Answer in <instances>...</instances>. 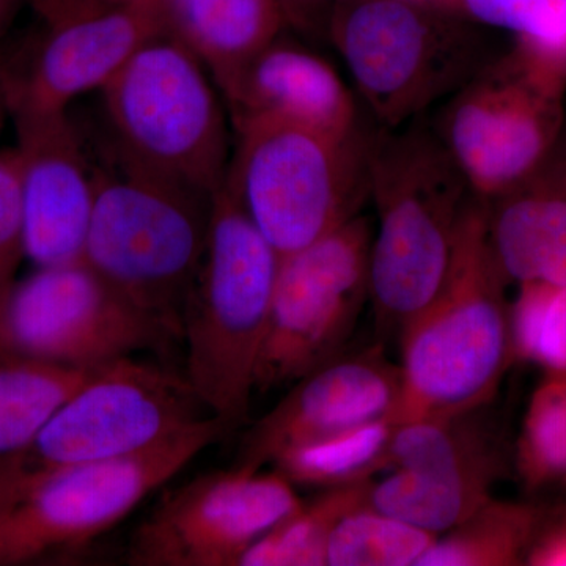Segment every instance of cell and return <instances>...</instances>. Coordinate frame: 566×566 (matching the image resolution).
I'll list each match as a JSON object with an SVG mask.
<instances>
[{"label": "cell", "instance_id": "13", "mask_svg": "<svg viewBox=\"0 0 566 566\" xmlns=\"http://www.w3.org/2000/svg\"><path fill=\"white\" fill-rule=\"evenodd\" d=\"M303 504L275 469L210 471L163 494L134 528L125 560L132 566H238L253 543Z\"/></svg>", "mask_w": 566, "mask_h": 566}, {"label": "cell", "instance_id": "15", "mask_svg": "<svg viewBox=\"0 0 566 566\" xmlns=\"http://www.w3.org/2000/svg\"><path fill=\"white\" fill-rule=\"evenodd\" d=\"M17 132L25 256L36 268L84 260L95 159L70 112L10 111Z\"/></svg>", "mask_w": 566, "mask_h": 566}, {"label": "cell", "instance_id": "9", "mask_svg": "<svg viewBox=\"0 0 566 566\" xmlns=\"http://www.w3.org/2000/svg\"><path fill=\"white\" fill-rule=\"evenodd\" d=\"M233 433L230 424L207 416L132 455L44 480L0 510V566L74 560L199 453Z\"/></svg>", "mask_w": 566, "mask_h": 566}, {"label": "cell", "instance_id": "27", "mask_svg": "<svg viewBox=\"0 0 566 566\" xmlns=\"http://www.w3.org/2000/svg\"><path fill=\"white\" fill-rule=\"evenodd\" d=\"M439 535L363 505L342 517L327 539V566H417Z\"/></svg>", "mask_w": 566, "mask_h": 566}, {"label": "cell", "instance_id": "3", "mask_svg": "<svg viewBox=\"0 0 566 566\" xmlns=\"http://www.w3.org/2000/svg\"><path fill=\"white\" fill-rule=\"evenodd\" d=\"M103 151L189 191L214 197L233 150L229 109L203 62L169 32L144 44L98 93Z\"/></svg>", "mask_w": 566, "mask_h": 566}, {"label": "cell", "instance_id": "8", "mask_svg": "<svg viewBox=\"0 0 566 566\" xmlns=\"http://www.w3.org/2000/svg\"><path fill=\"white\" fill-rule=\"evenodd\" d=\"M207 416L185 371L134 357L109 364L0 457V510L51 476L132 455Z\"/></svg>", "mask_w": 566, "mask_h": 566}, {"label": "cell", "instance_id": "10", "mask_svg": "<svg viewBox=\"0 0 566 566\" xmlns=\"http://www.w3.org/2000/svg\"><path fill=\"white\" fill-rule=\"evenodd\" d=\"M565 92V81L512 51L449 96L433 132L476 199L490 202L545 169Z\"/></svg>", "mask_w": 566, "mask_h": 566}, {"label": "cell", "instance_id": "16", "mask_svg": "<svg viewBox=\"0 0 566 566\" xmlns=\"http://www.w3.org/2000/svg\"><path fill=\"white\" fill-rule=\"evenodd\" d=\"M401 394L400 367L381 346L342 354L293 389L245 431L232 465L264 469L292 447L392 419Z\"/></svg>", "mask_w": 566, "mask_h": 566}, {"label": "cell", "instance_id": "36", "mask_svg": "<svg viewBox=\"0 0 566 566\" xmlns=\"http://www.w3.org/2000/svg\"><path fill=\"white\" fill-rule=\"evenodd\" d=\"M565 169H566V167H565Z\"/></svg>", "mask_w": 566, "mask_h": 566}, {"label": "cell", "instance_id": "5", "mask_svg": "<svg viewBox=\"0 0 566 566\" xmlns=\"http://www.w3.org/2000/svg\"><path fill=\"white\" fill-rule=\"evenodd\" d=\"M84 262L182 340V312L202 263L212 197L134 170L106 151Z\"/></svg>", "mask_w": 566, "mask_h": 566}, {"label": "cell", "instance_id": "22", "mask_svg": "<svg viewBox=\"0 0 566 566\" xmlns=\"http://www.w3.org/2000/svg\"><path fill=\"white\" fill-rule=\"evenodd\" d=\"M107 365L66 367L0 352V457L24 446L59 406Z\"/></svg>", "mask_w": 566, "mask_h": 566}, {"label": "cell", "instance_id": "4", "mask_svg": "<svg viewBox=\"0 0 566 566\" xmlns=\"http://www.w3.org/2000/svg\"><path fill=\"white\" fill-rule=\"evenodd\" d=\"M282 256L229 186L212 197L202 263L182 312L186 378L210 415L249 420Z\"/></svg>", "mask_w": 566, "mask_h": 566}, {"label": "cell", "instance_id": "7", "mask_svg": "<svg viewBox=\"0 0 566 566\" xmlns=\"http://www.w3.org/2000/svg\"><path fill=\"white\" fill-rule=\"evenodd\" d=\"M232 128L226 185L279 255L334 232L370 200L374 133L337 137L263 118Z\"/></svg>", "mask_w": 566, "mask_h": 566}, {"label": "cell", "instance_id": "25", "mask_svg": "<svg viewBox=\"0 0 566 566\" xmlns=\"http://www.w3.org/2000/svg\"><path fill=\"white\" fill-rule=\"evenodd\" d=\"M460 20L515 35L521 57L566 81V0H428Z\"/></svg>", "mask_w": 566, "mask_h": 566}, {"label": "cell", "instance_id": "28", "mask_svg": "<svg viewBox=\"0 0 566 566\" xmlns=\"http://www.w3.org/2000/svg\"><path fill=\"white\" fill-rule=\"evenodd\" d=\"M516 464L532 490L566 485V374L535 390L517 441Z\"/></svg>", "mask_w": 566, "mask_h": 566}, {"label": "cell", "instance_id": "20", "mask_svg": "<svg viewBox=\"0 0 566 566\" xmlns=\"http://www.w3.org/2000/svg\"><path fill=\"white\" fill-rule=\"evenodd\" d=\"M476 411L397 423L390 468L494 483L497 452Z\"/></svg>", "mask_w": 566, "mask_h": 566}, {"label": "cell", "instance_id": "6", "mask_svg": "<svg viewBox=\"0 0 566 566\" xmlns=\"http://www.w3.org/2000/svg\"><path fill=\"white\" fill-rule=\"evenodd\" d=\"M329 35L379 129L416 122L493 61L479 25L428 0H333Z\"/></svg>", "mask_w": 566, "mask_h": 566}, {"label": "cell", "instance_id": "31", "mask_svg": "<svg viewBox=\"0 0 566 566\" xmlns=\"http://www.w3.org/2000/svg\"><path fill=\"white\" fill-rule=\"evenodd\" d=\"M526 564L534 566H566V517L551 526H539Z\"/></svg>", "mask_w": 566, "mask_h": 566}, {"label": "cell", "instance_id": "23", "mask_svg": "<svg viewBox=\"0 0 566 566\" xmlns=\"http://www.w3.org/2000/svg\"><path fill=\"white\" fill-rule=\"evenodd\" d=\"M542 526L535 509L493 497L439 535L417 566H509L526 562Z\"/></svg>", "mask_w": 566, "mask_h": 566}, {"label": "cell", "instance_id": "29", "mask_svg": "<svg viewBox=\"0 0 566 566\" xmlns=\"http://www.w3.org/2000/svg\"><path fill=\"white\" fill-rule=\"evenodd\" d=\"M510 322L513 356L566 374V286L521 285Z\"/></svg>", "mask_w": 566, "mask_h": 566}, {"label": "cell", "instance_id": "14", "mask_svg": "<svg viewBox=\"0 0 566 566\" xmlns=\"http://www.w3.org/2000/svg\"><path fill=\"white\" fill-rule=\"evenodd\" d=\"M43 22L29 61L0 66L10 111L70 112L99 93L147 41L167 32L159 0H25Z\"/></svg>", "mask_w": 566, "mask_h": 566}, {"label": "cell", "instance_id": "2", "mask_svg": "<svg viewBox=\"0 0 566 566\" xmlns=\"http://www.w3.org/2000/svg\"><path fill=\"white\" fill-rule=\"evenodd\" d=\"M504 274L488 241L486 202L465 214L444 289L400 335L395 423L476 411L513 359Z\"/></svg>", "mask_w": 566, "mask_h": 566}, {"label": "cell", "instance_id": "33", "mask_svg": "<svg viewBox=\"0 0 566 566\" xmlns=\"http://www.w3.org/2000/svg\"><path fill=\"white\" fill-rule=\"evenodd\" d=\"M7 118H9V107H7L6 93H3L2 82H0V134L3 132Z\"/></svg>", "mask_w": 566, "mask_h": 566}, {"label": "cell", "instance_id": "17", "mask_svg": "<svg viewBox=\"0 0 566 566\" xmlns=\"http://www.w3.org/2000/svg\"><path fill=\"white\" fill-rule=\"evenodd\" d=\"M223 99L232 125L263 118L337 137L365 132L356 96L334 65L282 35L245 63Z\"/></svg>", "mask_w": 566, "mask_h": 566}, {"label": "cell", "instance_id": "12", "mask_svg": "<svg viewBox=\"0 0 566 566\" xmlns=\"http://www.w3.org/2000/svg\"><path fill=\"white\" fill-rule=\"evenodd\" d=\"M175 342L84 262L36 268L0 314V352L36 363L102 367Z\"/></svg>", "mask_w": 566, "mask_h": 566}, {"label": "cell", "instance_id": "26", "mask_svg": "<svg viewBox=\"0 0 566 566\" xmlns=\"http://www.w3.org/2000/svg\"><path fill=\"white\" fill-rule=\"evenodd\" d=\"M370 482L324 490L241 556L238 566H326V547L335 524L368 504Z\"/></svg>", "mask_w": 566, "mask_h": 566}, {"label": "cell", "instance_id": "32", "mask_svg": "<svg viewBox=\"0 0 566 566\" xmlns=\"http://www.w3.org/2000/svg\"><path fill=\"white\" fill-rule=\"evenodd\" d=\"M25 0H0V35L10 28Z\"/></svg>", "mask_w": 566, "mask_h": 566}, {"label": "cell", "instance_id": "1", "mask_svg": "<svg viewBox=\"0 0 566 566\" xmlns=\"http://www.w3.org/2000/svg\"><path fill=\"white\" fill-rule=\"evenodd\" d=\"M378 226L370 301L382 335L398 334L444 289L461 227L476 197L433 129H376L368 155Z\"/></svg>", "mask_w": 566, "mask_h": 566}, {"label": "cell", "instance_id": "30", "mask_svg": "<svg viewBox=\"0 0 566 566\" xmlns=\"http://www.w3.org/2000/svg\"><path fill=\"white\" fill-rule=\"evenodd\" d=\"M24 259L28 256L17 150L0 148V314Z\"/></svg>", "mask_w": 566, "mask_h": 566}, {"label": "cell", "instance_id": "34", "mask_svg": "<svg viewBox=\"0 0 566 566\" xmlns=\"http://www.w3.org/2000/svg\"><path fill=\"white\" fill-rule=\"evenodd\" d=\"M96 2L114 3V6H122V3H136L142 2V0H96Z\"/></svg>", "mask_w": 566, "mask_h": 566}, {"label": "cell", "instance_id": "35", "mask_svg": "<svg viewBox=\"0 0 566 566\" xmlns=\"http://www.w3.org/2000/svg\"><path fill=\"white\" fill-rule=\"evenodd\" d=\"M286 2H289L290 10H292V14H293V2H294V0H286Z\"/></svg>", "mask_w": 566, "mask_h": 566}, {"label": "cell", "instance_id": "24", "mask_svg": "<svg viewBox=\"0 0 566 566\" xmlns=\"http://www.w3.org/2000/svg\"><path fill=\"white\" fill-rule=\"evenodd\" d=\"M493 483L394 469L371 482L368 505L434 535L468 520L491 499Z\"/></svg>", "mask_w": 566, "mask_h": 566}, {"label": "cell", "instance_id": "11", "mask_svg": "<svg viewBox=\"0 0 566 566\" xmlns=\"http://www.w3.org/2000/svg\"><path fill=\"white\" fill-rule=\"evenodd\" d=\"M374 226L367 216L282 256L253 394L294 385L345 354L370 300Z\"/></svg>", "mask_w": 566, "mask_h": 566}, {"label": "cell", "instance_id": "18", "mask_svg": "<svg viewBox=\"0 0 566 566\" xmlns=\"http://www.w3.org/2000/svg\"><path fill=\"white\" fill-rule=\"evenodd\" d=\"M486 227L505 281L566 286V169L547 164L486 202Z\"/></svg>", "mask_w": 566, "mask_h": 566}, {"label": "cell", "instance_id": "21", "mask_svg": "<svg viewBox=\"0 0 566 566\" xmlns=\"http://www.w3.org/2000/svg\"><path fill=\"white\" fill-rule=\"evenodd\" d=\"M395 428L392 419L375 420L292 447L271 465L294 486L324 491L370 482L376 472L390 469Z\"/></svg>", "mask_w": 566, "mask_h": 566}, {"label": "cell", "instance_id": "19", "mask_svg": "<svg viewBox=\"0 0 566 566\" xmlns=\"http://www.w3.org/2000/svg\"><path fill=\"white\" fill-rule=\"evenodd\" d=\"M167 32L203 62L222 96L293 17L286 0H159Z\"/></svg>", "mask_w": 566, "mask_h": 566}]
</instances>
